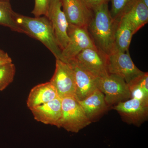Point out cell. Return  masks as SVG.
Returning a JSON list of instances; mask_svg holds the SVG:
<instances>
[{"label": "cell", "mask_w": 148, "mask_h": 148, "mask_svg": "<svg viewBox=\"0 0 148 148\" xmlns=\"http://www.w3.org/2000/svg\"><path fill=\"white\" fill-rule=\"evenodd\" d=\"M87 30L97 49L108 55L114 49V38L117 21L111 16L108 3L93 10Z\"/></svg>", "instance_id": "1"}, {"label": "cell", "mask_w": 148, "mask_h": 148, "mask_svg": "<svg viewBox=\"0 0 148 148\" xmlns=\"http://www.w3.org/2000/svg\"><path fill=\"white\" fill-rule=\"evenodd\" d=\"M110 0H84L86 5L91 10L104 4L108 3Z\"/></svg>", "instance_id": "23"}, {"label": "cell", "mask_w": 148, "mask_h": 148, "mask_svg": "<svg viewBox=\"0 0 148 148\" xmlns=\"http://www.w3.org/2000/svg\"><path fill=\"white\" fill-rule=\"evenodd\" d=\"M122 17L128 22L135 34L148 23V7L140 0H138Z\"/></svg>", "instance_id": "16"}, {"label": "cell", "mask_w": 148, "mask_h": 148, "mask_svg": "<svg viewBox=\"0 0 148 148\" xmlns=\"http://www.w3.org/2000/svg\"><path fill=\"white\" fill-rule=\"evenodd\" d=\"M108 71L109 74L121 77L128 84L145 73L135 66L128 51L125 52L114 51L109 54Z\"/></svg>", "instance_id": "7"}, {"label": "cell", "mask_w": 148, "mask_h": 148, "mask_svg": "<svg viewBox=\"0 0 148 148\" xmlns=\"http://www.w3.org/2000/svg\"><path fill=\"white\" fill-rule=\"evenodd\" d=\"M62 116L58 127L68 132L77 133L91 123L75 97L61 99Z\"/></svg>", "instance_id": "3"}, {"label": "cell", "mask_w": 148, "mask_h": 148, "mask_svg": "<svg viewBox=\"0 0 148 148\" xmlns=\"http://www.w3.org/2000/svg\"><path fill=\"white\" fill-rule=\"evenodd\" d=\"M51 0H35V6L32 13L35 17L47 15Z\"/></svg>", "instance_id": "22"}, {"label": "cell", "mask_w": 148, "mask_h": 148, "mask_svg": "<svg viewBox=\"0 0 148 148\" xmlns=\"http://www.w3.org/2000/svg\"><path fill=\"white\" fill-rule=\"evenodd\" d=\"M68 34L69 40L61 51V61L68 63L86 49L96 48L86 28L69 24Z\"/></svg>", "instance_id": "6"}, {"label": "cell", "mask_w": 148, "mask_h": 148, "mask_svg": "<svg viewBox=\"0 0 148 148\" xmlns=\"http://www.w3.org/2000/svg\"><path fill=\"white\" fill-rule=\"evenodd\" d=\"M146 6L148 7V0H140Z\"/></svg>", "instance_id": "25"}, {"label": "cell", "mask_w": 148, "mask_h": 148, "mask_svg": "<svg viewBox=\"0 0 148 148\" xmlns=\"http://www.w3.org/2000/svg\"><path fill=\"white\" fill-rule=\"evenodd\" d=\"M34 118L44 124L58 127L62 116V102L59 97L31 110Z\"/></svg>", "instance_id": "12"}, {"label": "cell", "mask_w": 148, "mask_h": 148, "mask_svg": "<svg viewBox=\"0 0 148 148\" xmlns=\"http://www.w3.org/2000/svg\"><path fill=\"white\" fill-rule=\"evenodd\" d=\"M15 14L9 1H0V25L14 32L23 33L15 21Z\"/></svg>", "instance_id": "18"}, {"label": "cell", "mask_w": 148, "mask_h": 148, "mask_svg": "<svg viewBox=\"0 0 148 148\" xmlns=\"http://www.w3.org/2000/svg\"><path fill=\"white\" fill-rule=\"evenodd\" d=\"M12 63V60L8 53L0 49V66Z\"/></svg>", "instance_id": "24"}, {"label": "cell", "mask_w": 148, "mask_h": 148, "mask_svg": "<svg viewBox=\"0 0 148 148\" xmlns=\"http://www.w3.org/2000/svg\"><path fill=\"white\" fill-rule=\"evenodd\" d=\"M73 70L76 83L75 98L82 101L98 89L96 78L81 68L73 60L68 63Z\"/></svg>", "instance_id": "13"}, {"label": "cell", "mask_w": 148, "mask_h": 148, "mask_svg": "<svg viewBox=\"0 0 148 148\" xmlns=\"http://www.w3.org/2000/svg\"><path fill=\"white\" fill-rule=\"evenodd\" d=\"M78 101L91 123L97 121L110 108L106 103L105 95L98 88L84 100Z\"/></svg>", "instance_id": "14"}, {"label": "cell", "mask_w": 148, "mask_h": 148, "mask_svg": "<svg viewBox=\"0 0 148 148\" xmlns=\"http://www.w3.org/2000/svg\"><path fill=\"white\" fill-rule=\"evenodd\" d=\"M73 60L79 67L96 78L106 76L109 74L108 55L97 48L86 49Z\"/></svg>", "instance_id": "5"}, {"label": "cell", "mask_w": 148, "mask_h": 148, "mask_svg": "<svg viewBox=\"0 0 148 148\" xmlns=\"http://www.w3.org/2000/svg\"><path fill=\"white\" fill-rule=\"evenodd\" d=\"M82 1H83L84 2V0H82Z\"/></svg>", "instance_id": "27"}, {"label": "cell", "mask_w": 148, "mask_h": 148, "mask_svg": "<svg viewBox=\"0 0 148 148\" xmlns=\"http://www.w3.org/2000/svg\"><path fill=\"white\" fill-rule=\"evenodd\" d=\"M0 1H9V0H0Z\"/></svg>", "instance_id": "26"}, {"label": "cell", "mask_w": 148, "mask_h": 148, "mask_svg": "<svg viewBox=\"0 0 148 148\" xmlns=\"http://www.w3.org/2000/svg\"><path fill=\"white\" fill-rule=\"evenodd\" d=\"M16 73L12 63L0 66V91H3L12 83Z\"/></svg>", "instance_id": "20"}, {"label": "cell", "mask_w": 148, "mask_h": 148, "mask_svg": "<svg viewBox=\"0 0 148 148\" xmlns=\"http://www.w3.org/2000/svg\"><path fill=\"white\" fill-rule=\"evenodd\" d=\"M119 114L123 121L140 126L147 120L148 104L131 98L112 108Z\"/></svg>", "instance_id": "10"}, {"label": "cell", "mask_w": 148, "mask_h": 148, "mask_svg": "<svg viewBox=\"0 0 148 148\" xmlns=\"http://www.w3.org/2000/svg\"><path fill=\"white\" fill-rule=\"evenodd\" d=\"M69 24L87 29L92 11L82 0H60Z\"/></svg>", "instance_id": "11"}, {"label": "cell", "mask_w": 148, "mask_h": 148, "mask_svg": "<svg viewBox=\"0 0 148 148\" xmlns=\"http://www.w3.org/2000/svg\"><path fill=\"white\" fill-rule=\"evenodd\" d=\"M138 0H110L112 8L110 11L114 20L118 21L127 13Z\"/></svg>", "instance_id": "19"}, {"label": "cell", "mask_w": 148, "mask_h": 148, "mask_svg": "<svg viewBox=\"0 0 148 148\" xmlns=\"http://www.w3.org/2000/svg\"><path fill=\"white\" fill-rule=\"evenodd\" d=\"M134 34L132 27L126 19L122 17L117 23L114 51L125 52L128 51Z\"/></svg>", "instance_id": "17"}, {"label": "cell", "mask_w": 148, "mask_h": 148, "mask_svg": "<svg viewBox=\"0 0 148 148\" xmlns=\"http://www.w3.org/2000/svg\"><path fill=\"white\" fill-rule=\"evenodd\" d=\"M96 84L110 108L131 98L128 85L120 77L109 74L96 78Z\"/></svg>", "instance_id": "4"}, {"label": "cell", "mask_w": 148, "mask_h": 148, "mask_svg": "<svg viewBox=\"0 0 148 148\" xmlns=\"http://www.w3.org/2000/svg\"><path fill=\"white\" fill-rule=\"evenodd\" d=\"M15 19L23 33L42 43L56 59L61 60L62 51L56 40L51 23L46 16L29 17L15 12Z\"/></svg>", "instance_id": "2"}, {"label": "cell", "mask_w": 148, "mask_h": 148, "mask_svg": "<svg viewBox=\"0 0 148 148\" xmlns=\"http://www.w3.org/2000/svg\"><path fill=\"white\" fill-rule=\"evenodd\" d=\"M128 85L131 98L137 99L143 103L148 104V93L134 81Z\"/></svg>", "instance_id": "21"}, {"label": "cell", "mask_w": 148, "mask_h": 148, "mask_svg": "<svg viewBox=\"0 0 148 148\" xmlns=\"http://www.w3.org/2000/svg\"><path fill=\"white\" fill-rule=\"evenodd\" d=\"M58 97L57 91L50 82L41 84L33 88L30 91L27 98V106L31 110Z\"/></svg>", "instance_id": "15"}, {"label": "cell", "mask_w": 148, "mask_h": 148, "mask_svg": "<svg viewBox=\"0 0 148 148\" xmlns=\"http://www.w3.org/2000/svg\"><path fill=\"white\" fill-rule=\"evenodd\" d=\"M46 17L51 23L56 40L62 51L69 42V23L62 10L60 0H51Z\"/></svg>", "instance_id": "9"}, {"label": "cell", "mask_w": 148, "mask_h": 148, "mask_svg": "<svg viewBox=\"0 0 148 148\" xmlns=\"http://www.w3.org/2000/svg\"><path fill=\"white\" fill-rule=\"evenodd\" d=\"M50 82L55 88L58 97H75L76 83L75 74L69 64L56 59L55 71Z\"/></svg>", "instance_id": "8"}]
</instances>
